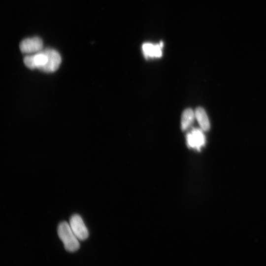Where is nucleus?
I'll list each match as a JSON object with an SVG mask.
<instances>
[{
	"mask_svg": "<svg viewBox=\"0 0 266 266\" xmlns=\"http://www.w3.org/2000/svg\"><path fill=\"white\" fill-rule=\"evenodd\" d=\"M61 57L55 49L47 48L33 54L27 55L24 59L26 66L30 69H38L47 73L57 70L61 63Z\"/></svg>",
	"mask_w": 266,
	"mask_h": 266,
	"instance_id": "1",
	"label": "nucleus"
},
{
	"mask_svg": "<svg viewBox=\"0 0 266 266\" xmlns=\"http://www.w3.org/2000/svg\"><path fill=\"white\" fill-rule=\"evenodd\" d=\"M58 234L66 251L74 252L79 249L80 247L79 239L72 232L69 224L66 222L63 221L59 224L58 227Z\"/></svg>",
	"mask_w": 266,
	"mask_h": 266,
	"instance_id": "2",
	"label": "nucleus"
},
{
	"mask_svg": "<svg viewBox=\"0 0 266 266\" xmlns=\"http://www.w3.org/2000/svg\"><path fill=\"white\" fill-rule=\"evenodd\" d=\"M70 227L79 240H84L89 236V232L82 218L78 214L73 215L69 219Z\"/></svg>",
	"mask_w": 266,
	"mask_h": 266,
	"instance_id": "3",
	"label": "nucleus"
},
{
	"mask_svg": "<svg viewBox=\"0 0 266 266\" xmlns=\"http://www.w3.org/2000/svg\"><path fill=\"white\" fill-rule=\"evenodd\" d=\"M201 129H193L186 136L187 144L189 147L200 151L204 146L205 137Z\"/></svg>",
	"mask_w": 266,
	"mask_h": 266,
	"instance_id": "4",
	"label": "nucleus"
},
{
	"mask_svg": "<svg viewBox=\"0 0 266 266\" xmlns=\"http://www.w3.org/2000/svg\"><path fill=\"white\" fill-rule=\"evenodd\" d=\"M43 46L42 39L35 36L23 39L20 44V49L23 53L33 54L43 50Z\"/></svg>",
	"mask_w": 266,
	"mask_h": 266,
	"instance_id": "5",
	"label": "nucleus"
},
{
	"mask_svg": "<svg viewBox=\"0 0 266 266\" xmlns=\"http://www.w3.org/2000/svg\"><path fill=\"white\" fill-rule=\"evenodd\" d=\"M163 43L162 42L158 44L145 43L142 46V50L144 56L146 58H159L162 55Z\"/></svg>",
	"mask_w": 266,
	"mask_h": 266,
	"instance_id": "6",
	"label": "nucleus"
},
{
	"mask_svg": "<svg viewBox=\"0 0 266 266\" xmlns=\"http://www.w3.org/2000/svg\"><path fill=\"white\" fill-rule=\"evenodd\" d=\"M195 117L200 126V128L203 131H208L210 128V123L207 115L205 110L201 107H198L195 112Z\"/></svg>",
	"mask_w": 266,
	"mask_h": 266,
	"instance_id": "7",
	"label": "nucleus"
},
{
	"mask_svg": "<svg viewBox=\"0 0 266 266\" xmlns=\"http://www.w3.org/2000/svg\"><path fill=\"white\" fill-rule=\"evenodd\" d=\"M195 117V112L191 108L185 109L182 113L181 126L183 131L187 130L193 123Z\"/></svg>",
	"mask_w": 266,
	"mask_h": 266,
	"instance_id": "8",
	"label": "nucleus"
}]
</instances>
